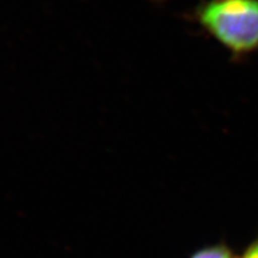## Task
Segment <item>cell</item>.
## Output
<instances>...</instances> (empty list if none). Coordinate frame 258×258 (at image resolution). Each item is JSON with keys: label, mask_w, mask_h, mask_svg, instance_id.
<instances>
[{"label": "cell", "mask_w": 258, "mask_h": 258, "mask_svg": "<svg viewBox=\"0 0 258 258\" xmlns=\"http://www.w3.org/2000/svg\"><path fill=\"white\" fill-rule=\"evenodd\" d=\"M241 258H258V241L251 245Z\"/></svg>", "instance_id": "3957f363"}, {"label": "cell", "mask_w": 258, "mask_h": 258, "mask_svg": "<svg viewBox=\"0 0 258 258\" xmlns=\"http://www.w3.org/2000/svg\"><path fill=\"white\" fill-rule=\"evenodd\" d=\"M192 19L232 59L258 51V0H202Z\"/></svg>", "instance_id": "6da1fadb"}, {"label": "cell", "mask_w": 258, "mask_h": 258, "mask_svg": "<svg viewBox=\"0 0 258 258\" xmlns=\"http://www.w3.org/2000/svg\"><path fill=\"white\" fill-rule=\"evenodd\" d=\"M152 2H156V3H163V2H166V0H152Z\"/></svg>", "instance_id": "277c9868"}, {"label": "cell", "mask_w": 258, "mask_h": 258, "mask_svg": "<svg viewBox=\"0 0 258 258\" xmlns=\"http://www.w3.org/2000/svg\"><path fill=\"white\" fill-rule=\"evenodd\" d=\"M190 258H233V256L222 245H214L196 251Z\"/></svg>", "instance_id": "7a4b0ae2"}]
</instances>
